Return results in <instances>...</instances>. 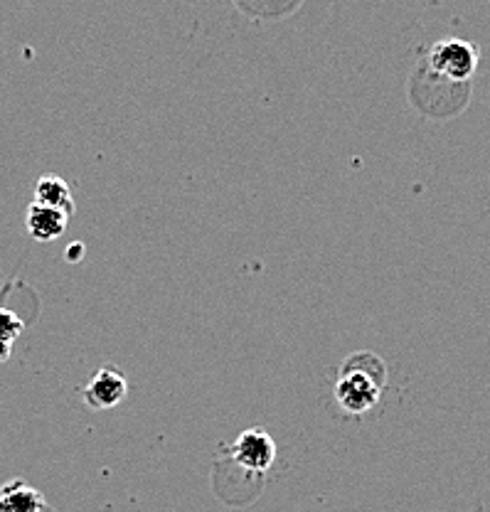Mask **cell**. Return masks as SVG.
Segmentation results:
<instances>
[{
    "label": "cell",
    "instance_id": "277c9868",
    "mask_svg": "<svg viewBox=\"0 0 490 512\" xmlns=\"http://www.w3.org/2000/svg\"><path fill=\"white\" fill-rule=\"evenodd\" d=\"M126 394H129V382H126L124 372L119 367L106 365L94 372V377L84 387L82 397L87 402V407L104 412V409L119 407L126 399Z\"/></svg>",
    "mask_w": 490,
    "mask_h": 512
},
{
    "label": "cell",
    "instance_id": "ba28073f",
    "mask_svg": "<svg viewBox=\"0 0 490 512\" xmlns=\"http://www.w3.org/2000/svg\"><path fill=\"white\" fill-rule=\"evenodd\" d=\"M25 330V323L20 316H15L8 308H0V338H5L8 343H15L20 338V333Z\"/></svg>",
    "mask_w": 490,
    "mask_h": 512
},
{
    "label": "cell",
    "instance_id": "8992f818",
    "mask_svg": "<svg viewBox=\"0 0 490 512\" xmlns=\"http://www.w3.org/2000/svg\"><path fill=\"white\" fill-rule=\"evenodd\" d=\"M0 512H52L45 495L25 480H10L0 488Z\"/></svg>",
    "mask_w": 490,
    "mask_h": 512
},
{
    "label": "cell",
    "instance_id": "9c48e42d",
    "mask_svg": "<svg viewBox=\"0 0 490 512\" xmlns=\"http://www.w3.org/2000/svg\"><path fill=\"white\" fill-rule=\"evenodd\" d=\"M13 355V343H8L5 338H0V362H8Z\"/></svg>",
    "mask_w": 490,
    "mask_h": 512
},
{
    "label": "cell",
    "instance_id": "30bf717a",
    "mask_svg": "<svg viewBox=\"0 0 490 512\" xmlns=\"http://www.w3.org/2000/svg\"><path fill=\"white\" fill-rule=\"evenodd\" d=\"M82 252H84V247H82V244H74V247H69L67 249V261H79V259H82Z\"/></svg>",
    "mask_w": 490,
    "mask_h": 512
},
{
    "label": "cell",
    "instance_id": "7a4b0ae2",
    "mask_svg": "<svg viewBox=\"0 0 490 512\" xmlns=\"http://www.w3.org/2000/svg\"><path fill=\"white\" fill-rule=\"evenodd\" d=\"M478 60H481V52L473 42L461 40V37H444L429 50L426 67L439 79L461 84L476 74Z\"/></svg>",
    "mask_w": 490,
    "mask_h": 512
},
{
    "label": "cell",
    "instance_id": "52a82bcc",
    "mask_svg": "<svg viewBox=\"0 0 490 512\" xmlns=\"http://www.w3.org/2000/svg\"><path fill=\"white\" fill-rule=\"evenodd\" d=\"M40 205L55 207V210H62L65 215L72 217L74 215V200H72V190L60 175L55 173H45L40 180L35 183V200Z\"/></svg>",
    "mask_w": 490,
    "mask_h": 512
},
{
    "label": "cell",
    "instance_id": "5b68a950",
    "mask_svg": "<svg viewBox=\"0 0 490 512\" xmlns=\"http://www.w3.org/2000/svg\"><path fill=\"white\" fill-rule=\"evenodd\" d=\"M69 222V215L62 210H55V207L40 205V202H33L28 207V217H25V227H28L30 237L37 239V242H55L65 234Z\"/></svg>",
    "mask_w": 490,
    "mask_h": 512
},
{
    "label": "cell",
    "instance_id": "6da1fadb",
    "mask_svg": "<svg viewBox=\"0 0 490 512\" xmlns=\"http://www.w3.org/2000/svg\"><path fill=\"white\" fill-rule=\"evenodd\" d=\"M387 387V365L375 352H353L340 365L335 399L348 414H367L377 407Z\"/></svg>",
    "mask_w": 490,
    "mask_h": 512
},
{
    "label": "cell",
    "instance_id": "3957f363",
    "mask_svg": "<svg viewBox=\"0 0 490 512\" xmlns=\"http://www.w3.org/2000/svg\"><path fill=\"white\" fill-rule=\"evenodd\" d=\"M227 453L229 461L242 468V471L264 476L276 461V444L269 431L262 429V426H254V429L242 431Z\"/></svg>",
    "mask_w": 490,
    "mask_h": 512
}]
</instances>
